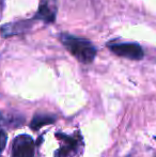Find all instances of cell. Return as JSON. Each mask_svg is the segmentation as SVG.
<instances>
[{
  "label": "cell",
  "mask_w": 156,
  "mask_h": 157,
  "mask_svg": "<svg viewBox=\"0 0 156 157\" xmlns=\"http://www.w3.org/2000/svg\"><path fill=\"white\" fill-rule=\"evenodd\" d=\"M55 122V117L49 116V114H38L33 118L31 122V128L32 129H39L40 127L44 125L50 124Z\"/></svg>",
  "instance_id": "obj_6"
},
{
  "label": "cell",
  "mask_w": 156,
  "mask_h": 157,
  "mask_svg": "<svg viewBox=\"0 0 156 157\" xmlns=\"http://www.w3.org/2000/svg\"><path fill=\"white\" fill-rule=\"evenodd\" d=\"M57 12H58L57 0H41L38 12L34 15V19L43 21L46 24L54 23L56 21Z\"/></svg>",
  "instance_id": "obj_4"
},
{
  "label": "cell",
  "mask_w": 156,
  "mask_h": 157,
  "mask_svg": "<svg viewBox=\"0 0 156 157\" xmlns=\"http://www.w3.org/2000/svg\"><path fill=\"white\" fill-rule=\"evenodd\" d=\"M63 46L71 52L73 57L81 63L89 64L93 62L96 56V48L89 40L75 35L62 33L60 36Z\"/></svg>",
  "instance_id": "obj_1"
},
{
  "label": "cell",
  "mask_w": 156,
  "mask_h": 157,
  "mask_svg": "<svg viewBox=\"0 0 156 157\" xmlns=\"http://www.w3.org/2000/svg\"><path fill=\"white\" fill-rule=\"evenodd\" d=\"M108 48L115 55L131 60H141L144 52L137 43H108Z\"/></svg>",
  "instance_id": "obj_2"
},
{
  "label": "cell",
  "mask_w": 156,
  "mask_h": 157,
  "mask_svg": "<svg viewBox=\"0 0 156 157\" xmlns=\"http://www.w3.org/2000/svg\"><path fill=\"white\" fill-rule=\"evenodd\" d=\"M13 156L14 157H33L34 144L30 136L21 135L16 137L12 147Z\"/></svg>",
  "instance_id": "obj_3"
},
{
  "label": "cell",
  "mask_w": 156,
  "mask_h": 157,
  "mask_svg": "<svg viewBox=\"0 0 156 157\" xmlns=\"http://www.w3.org/2000/svg\"><path fill=\"white\" fill-rule=\"evenodd\" d=\"M6 135L3 130H0V152L6 147Z\"/></svg>",
  "instance_id": "obj_7"
},
{
  "label": "cell",
  "mask_w": 156,
  "mask_h": 157,
  "mask_svg": "<svg viewBox=\"0 0 156 157\" xmlns=\"http://www.w3.org/2000/svg\"><path fill=\"white\" fill-rule=\"evenodd\" d=\"M32 21H21L17 23H11L6 24L0 28V34L3 37L12 36L15 34L26 32L30 27H31Z\"/></svg>",
  "instance_id": "obj_5"
}]
</instances>
